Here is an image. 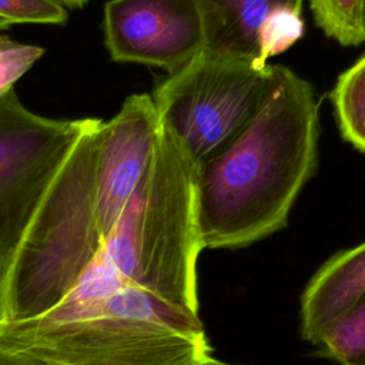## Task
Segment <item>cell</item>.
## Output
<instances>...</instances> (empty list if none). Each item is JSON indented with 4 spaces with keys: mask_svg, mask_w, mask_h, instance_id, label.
<instances>
[{
    "mask_svg": "<svg viewBox=\"0 0 365 365\" xmlns=\"http://www.w3.org/2000/svg\"><path fill=\"white\" fill-rule=\"evenodd\" d=\"M197 161L161 121L150 165L114 227L53 308L147 319L170 307L198 314Z\"/></svg>",
    "mask_w": 365,
    "mask_h": 365,
    "instance_id": "6da1fadb",
    "label": "cell"
},
{
    "mask_svg": "<svg viewBox=\"0 0 365 365\" xmlns=\"http://www.w3.org/2000/svg\"><path fill=\"white\" fill-rule=\"evenodd\" d=\"M318 140L312 86L275 66L272 86L252 118L197 167L202 247L244 248L282 230L317 167Z\"/></svg>",
    "mask_w": 365,
    "mask_h": 365,
    "instance_id": "7a4b0ae2",
    "label": "cell"
},
{
    "mask_svg": "<svg viewBox=\"0 0 365 365\" xmlns=\"http://www.w3.org/2000/svg\"><path fill=\"white\" fill-rule=\"evenodd\" d=\"M274 73L271 64L259 68L201 51L167 74L151 97L160 120L200 164L247 125L268 94Z\"/></svg>",
    "mask_w": 365,
    "mask_h": 365,
    "instance_id": "3957f363",
    "label": "cell"
},
{
    "mask_svg": "<svg viewBox=\"0 0 365 365\" xmlns=\"http://www.w3.org/2000/svg\"><path fill=\"white\" fill-rule=\"evenodd\" d=\"M0 344L47 365H197L211 355L205 332L131 321H1Z\"/></svg>",
    "mask_w": 365,
    "mask_h": 365,
    "instance_id": "277c9868",
    "label": "cell"
},
{
    "mask_svg": "<svg viewBox=\"0 0 365 365\" xmlns=\"http://www.w3.org/2000/svg\"><path fill=\"white\" fill-rule=\"evenodd\" d=\"M93 118L58 120L26 108L14 88L0 98V274L41 198Z\"/></svg>",
    "mask_w": 365,
    "mask_h": 365,
    "instance_id": "5b68a950",
    "label": "cell"
},
{
    "mask_svg": "<svg viewBox=\"0 0 365 365\" xmlns=\"http://www.w3.org/2000/svg\"><path fill=\"white\" fill-rule=\"evenodd\" d=\"M103 34L111 60L158 67L167 74L204 50L197 0H108Z\"/></svg>",
    "mask_w": 365,
    "mask_h": 365,
    "instance_id": "8992f818",
    "label": "cell"
},
{
    "mask_svg": "<svg viewBox=\"0 0 365 365\" xmlns=\"http://www.w3.org/2000/svg\"><path fill=\"white\" fill-rule=\"evenodd\" d=\"M161 120L151 94L128 96L103 121L96 168L94 217L98 245L120 218L153 157Z\"/></svg>",
    "mask_w": 365,
    "mask_h": 365,
    "instance_id": "52a82bcc",
    "label": "cell"
},
{
    "mask_svg": "<svg viewBox=\"0 0 365 365\" xmlns=\"http://www.w3.org/2000/svg\"><path fill=\"white\" fill-rule=\"evenodd\" d=\"M207 54L267 67L304 36V0H197Z\"/></svg>",
    "mask_w": 365,
    "mask_h": 365,
    "instance_id": "ba28073f",
    "label": "cell"
},
{
    "mask_svg": "<svg viewBox=\"0 0 365 365\" xmlns=\"http://www.w3.org/2000/svg\"><path fill=\"white\" fill-rule=\"evenodd\" d=\"M365 292V241L331 255L299 298V335L317 345L324 331Z\"/></svg>",
    "mask_w": 365,
    "mask_h": 365,
    "instance_id": "9c48e42d",
    "label": "cell"
},
{
    "mask_svg": "<svg viewBox=\"0 0 365 365\" xmlns=\"http://www.w3.org/2000/svg\"><path fill=\"white\" fill-rule=\"evenodd\" d=\"M329 100L342 138L365 153V54L338 77Z\"/></svg>",
    "mask_w": 365,
    "mask_h": 365,
    "instance_id": "30bf717a",
    "label": "cell"
},
{
    "mask_svg": "<svg viewBox=\"0 0 365 365\" xmlns=\"http://www.w3.org/2000/svg\"><path fill=\"white\" fill-rule=\"evenodd\" d=\"M317 354L339 365H365V292L319 338Z\"/></svg>",
    "mask_w": 365,
    "mask_h": 365,
    "instance_id": "8fae6325",
    "label": "cell"
},
{
    "mask_svg": "<svg viewBox=\"0 0 365 365\" xmlns=\"http://www.w3.org/2000/svg\"><path fill=\"white\" fill-rule=\"evenodd\" d=\"M317 26L342 46L365 43V0H309Z\"/></svg>",
    "mask_w": 365,
    "mask_h": 365,
    "instance_id": "7c38bea8",
    "label": "cell"
},
{
    "mask_svg": "<svg viewBox=\"0 0 365 365\" xmlns=\"http://www.w3.org/2000/svg\"><path fill=\"white\" fill-rule=\"evenodd\" d=\"M44 54V48L24 44L0 36V98L14 88L20 80Z\"/></svg>",
    "mask_w": 365,
    "mask_h": 365,
    "instance_id": "4fadbf2b",
    "label": "cell"
},
{
    "mask_svg": "<svg viewBox=\"0 0 365 365\" xmlns=\"http://www.w3.org/2000/svg\"><path fill=\"white\" fill-rule=\"evenodd\" d=\"M0 19L11 24H63L68 11L60 0H0Z\"/></svg>",
    "mask_w": 365,
    "mask_h": 365,
    "instance_id": "5bb4252c",
    "label": "cell"
},
{
    "mask_svg": "<svg viewBox=\"0 0 365 365\" xmlns=\"http://www.w3.org/2000/svg\"><path fill=\"white\" fill-rule=\"evenodd\" d=\"M0 365H47L30 354L0 344Z\"/></svg>",
    "mask_w": 365,
    "mask_h": 365,
    "instance_id": "9a60e30c",
    "label": "cell"
},
{
    "mask_svg": "<svg viewBox=\"0 0 365 365\" xmlns=\"http://www.w3.org/2000/svg\"><path fill=\"white\" fill-rule=\"evenodd\" d=\"M67 9H80L86 6L90 0H60Z\"/></svg>",
    "mask_w": 365,
    "mask_h": 365,
    "instance_id": "2e32d148",
    "label": "cell"
},
{
    "mask_svg": "<svg viewBox=\"0 0 365 365\" xmlns=\"http://www.w3.org/2000/svg\"><path fill=\"white\" fill-rule=\"evenodd\" d=\"M197 365H232V364H227V362H221L218 359H214L211 355L205 359H202L201 362H198Z\"/></svg>",
    "mask_w": 365,
    "mask_h": 365,
    "instance_id": "e0dca14e",
    "label": "cell"
},
{
    "mask_svg": "<svg viewBox=\"0 0 365 365\" xmlns=\"http://www.w3.org/2000/svg\"><path fill=\"white\" fill-rule=\"evenodd\" d=\"M4 319L3 317V299H1V274H0V322Z\"/></svg>",
    "mask_w": 365,
    "mask_h": 365,
    "instance_id": "ac0fdd59",
    "label": "cell"
},
{
    "mask_svg": "<svg viewBox=\"0 0 365 365\" xmlns=\"http://www.w3.org/2000/svg\"><path fill=\"white\" fill-rule=\"evenodd\" d=\"M11 26V23H9L7 20L4 19H0V30H4V29H9Z\"/></svg>",
    "mask_w": 365,
    "mask_h": 365,
    "instance_id": "d6986e66",
    "label": "cell"
}]
</instances>
